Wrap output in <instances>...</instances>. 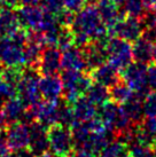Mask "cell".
Listing matches in <instances>:
<instances>
[{
	"mask_svg": "<svg viewBox=\"0 0 156 157\" xmlns=\"http://www.w3.org/2000/svg\"><path fill=\"white\" fill-rule=\"evenodd\" d=\"M41 8L46 13L57 16L64 10L63 0H41Z\"/></svg>",
	"mask_w": 156,
	"mask_h": 157,
	"instance_id": "34",
	"label": "cell"
},
{
	"mask_svg": "<svg viewBox=\"0 0 156 157\" xmlns=\"http://www.w3.org/2000/svg\"><path fill=\"white\" fill-rule=\"evenodd\" d=\"M142 100L143 98L139 96L138 94L135 93V96L131 100L125 102L124 105H122L123 109H124V111L126 113V116L129 117V119L132 123V125H138V124L142 122L143 116H145Z\"/></svg>",
	"mask_w": 156,
	"mask_h": 157,
	"instance_id": "25",
	"label": "cell"
},
{
	"mask_svg": "<svg viewBox=\"0 0 156 157\" xmlns=\"http://www.w3.org/2000/svg\"><path fill=\"white\" fill-rule=\"evenodd\" d=\"M149 8H150V10H152L153 13L156 14V1L152 5V6H150V7H149Z\"/></svg>",
	"mask_w": 156,
	"mask_h": 157,
	"instance_id": "45",
	"label": "cell"
},
{
	"mask_svg": "<svg viewBox=\"0 0 156 157\" xmlns=\"http://www.w3.org/2000/svg\"><path fill=\"white\" fill-rule=\"evenodd\" d=\"M111 135H114L111 132H100V133H91L88 135L86 141L84 142L80 149H85L90 153H93L98 155L104 149V147L111 141Z\"/></svg>",
	"mask_w": 156,
	"mask_h": 157,
	"instance_id": "24",
	"label": "cell"
},
{
	"mask_svg": "<svg viewBox=\"0 0 156 157\" xmlns=\"http://www.w3.org/2000/svg\"><path fill=\"white\" fill-rule=\"evenodd\" d=\"M75 122L74 110L72 105L69 102L64 103H59V123L65 126H71V124Z\"/></svg>",
	"mask_w": 156,
	"mask_h": 157,
	"instance_id": "30",
	"label": "cell"
},
{
	"mask_svg": "<svg viewBox=\"0 0 156 157\" xmlns=\"http://www.w3.org/2000/svg\"><path fill=\"white\" fill-rule=\"evenodd\" d=\"M107 40V39H106ZM106 40H94L84 47V54L87 62V69L92 71L96 67L107 62Z\"/></svg>",
	"mask_w": 156,
	"mask_h": 157,
	"instance_id": "16",
	"label": "cell"
},
{
	"mask_svg": "<svg viewBox=\"0 0 156 157\" xmlns=\"http://www.w3.org/2000/svg\"><path fill=\"white\" fill-rule=\"evenodd\" d=\"M132 54L135 62L150 64L154 61V43L141 36L135 41H133Z\"/></svg>",
	"mask_w": 156,
	"mask_h": 157,
	"instance_id": "21",
	"label": "cell"
},
{
	"mask_svg": "<svg viewBox=\"0 0 156 157\" xmlns=\"http://www.w3.org/2000/svg\"><path fill=\"white\" fill-rule=\"evenodd\" d=\"M153 150H154V153H155V156H156V144L153 147Z\"/></svg>",
	"mask_w": 156,
	"mask_h": 157,
	"instance_id": "49",
	"label": "cell"
},
{
	"mask_svg": "<svg viewBox=\"0 0 156 157\" xmlns=\"http://www.w3.org/2000/svg\"><path fill=\"white\" fill-rule=\"evenodd\" d=\"M147 12V7L143 0H125L124 1V15L141 18Z\"/></svg>",
	"mask_w": 156,
	"mask_h": 157,
	"instance_id": "29",
	"label": "cell"
},
{
	"mask_svg": "<svg viewBox=\"0 0 156 157\" xmlns=\"http://www.w3.org/2000/svg\"><path fill=\"white\" fill-rule=\"evenodd\" d=\"M154 61L156 62V43L154 44Z\"/></svg>",
	"mask_w": 156,
	"mask_h": 157,
	"instance_id": "47",
	"label": "cell"
},
{
	"mask_svg": "<svg viewBox=\"0 0 156 157\" xmlns=\"http://www.w3.org/2000/svg\"><path fill=\"white\" fill-rule=\"evenodd\" d=\"M0 157H14V156H12V155H8V154H6V155H2V156H0Z\"/></svg>",
	"mask_w": 156,
	"mask_h": 157,
	"instance_id": "48",
	"label": "cell"
},
{
	"mask_svg": "<svg viewBox=\"0 0 156 157\" xmlns=\"http://www.w3.org/2000/svg\"><path fill=\"white\" fill-rule=\"evenodd\" d=\"M59 101H39L38 103L28 107L35 117L36 122L40 123L46 127L59 123Z\"/></svg>",
	"mask_w": 156,
	"mask_h": 157,
	"instance_id": "10",
	"label": "cell"
},
{
	"mask_svg": "<svg viewBox=\"0 0 156 157\" xmlns=\"http://www.w3.org/2000/svg\"><path fill=\"white\" fill-rule=\"evenodd\" d=\"M0 61L7 68L24 64V45L12 37H0Z\"/></svg>",
	"mask_w": 156,
	"mask_h": 157,
	"instance_id": "8",
	"label": "cell"
},
{
	"mask_svg": "<svg viewBox=\"0 0 156 157\" xmlns=\"http://www.w3.org/2000/svg\"><path fill=\"white\" fill-rule=\"evenodd\" d=\"M16 92H18V88H16V86L14 84L5 80L0 76V105L1 107H2L5 101L15 96Z\"/></svg>",
	"mask_w": 156,
	"mask_h": 157,
	"instance_id": "32",
	"label": "cell"
},
{
	"mask_svg": "<svg viewBox=\"0 0 156 157\" xmlns=\"http://www.w3.org/2000/svg\"><path fill=\"white\" fill-rule=\"evenodd\" d=\"M8 144H7V140H6V136L0 133V156L2 155H6L8 154Z\"/></svg>",
	"mask_w": 156,
	"mask_h": 157,
	"instance_id": "40",
	"label": "cell"
},
{
	"mask_svg": "<svg viewBox=\"0 0 156 157\" xmlns=\"http://www.w3.org/2000/svg\"><path fill=\"white\" fill-rule=\"evenodd\" d=\"M26 110V105L24 102L16 96H13L8 100H6L2 105L1 111L4 113L7 123L21 122Z\"/></svg>",
	"mask_w": 156,
	"mask_h": 157,
	"instance_id": "22",
	"label": "cell"
},
{
	"mask_svg": "<svg viewBox=\"0 0 156 157\" xmlns=\"http://www.w3.org/2000/svg\"><path fill=\"white\" fill-rule=\"evenodd\" d=\"M71 105H72V110H74L75 121L88 122L94 117H96V113H96V105H93L86 96L78 98L74 103H71Z\"/></svg>",
	"mask_w": 156,
	"mask_h": 157,
	"instance_id": "23",
	"label": "cell"
},
{
	"mask_svg": "<svg viewBox=\"0 0 156 157\" xmlns=\"http://www.w3.org/2000/svg\"><path fill=\"white\" fill-rule=\"evenodd\" d=\"M109 96H110V100L117 105H124L125 102H127L135 96V92L132 91V88L129 87L124 82L123 83L118 82L110 87Z\"/></svg>",
	"mask_w": 156,
	"mask_h": 157,
	"instance_id": "27",
	"label": "cell"
},
{
	"mask_svg": "<svg viewBox=\"0 0 156 157\" xmlns=\"http://www.w3.org/2000/svg\"><path fill=\"white\" fill-rule=\"evenodd\" d=\"M99 155L100 157H130V147L123 140H114Z\"/></svg>",
	"mask_w": 156,
	"mask_h": 157,
	"instance_id": "28",
	"label": "cell"
},
{
	"mask_svg": "<svg viewBox=\"0 0 156 157\" xmlns=\"http://www.w3.org/2000/svg\"><path fill=\"white\" fill-rule=\"evenodd\" d=\"M29 148L35 156L44 154L48 149V135L47 127L35 122L30 126V141H29Z\"/></svg>",
	"mask_w": 156,
	"mask_h": 157,
	"instance_id": "17",
	"label": "cell"
},
{
	"mask_svg": "<svg viewBox=\"0 0 156 157\" xmlns=\"http://www.w3.org/2000/svg\"><path fill=\"white\" fill-rule=\"evenodd\" d=\"M6 140L9 149L18 151L21 149L29 148L30 141V127L23 122L12 123L6 132Z\"/></svg>",
	"mask_w": 156,
	"mask_h": 157,
	"instance_id": "11",
	"label": "cell"
},
{
	"mask_svg": "<svg viewBox=\"0 0 156 157\" xmlns=\"http://www.w3.org/2000/svg\"><path fill=\"white\" fill-rule=\"evenodd\" d=\"M18 12L9 8H0V37H12L20 30Z\"/></svg>",
	"mask_w": 156,
	"mask_h": 157,
	"instance_id": "20",
	"label": "cell"
},
{
	"mask_svg": "<svg viewBox=\"0 0 156 157\" xmlns=\"http://www.w3.org/2000/svg\"><path fill=\"white\" fill-rule=\"evenodd\" d=\"M88 0H63L64 9L70 13H78L87 5Z\"/></svg>",
	"mask_w": 156,
	"mask_h": 157,
	"instance_id": "36",
	"label": "cell"
},
{
	"mask_svg": "<svg viewBox=\"0 0 156 157\" xmlns=\"http://www.w3.org/2000/svg\"><path fill=\"white\" fill-rule=\"evenodd\" d=\"M61 51L55 46L44 48L38 62V72L43 76L57 75L61 69Z\"/></svg>",
	"mask_w": 156,
	"mask_h": 157,
	"instance_id": "13",
	"label": "cell"
},
{
	"mask_svg": "<svg viewBox=\"0 0 156 157\" xmlns=\"http://www.w3.org/2000/svg\"><path fill=\"white\" fill-rule=\"evenodd\" d=\"M1 67H2V63H1V61H0V71H1Z\"/></svg>",
	"mask_w": 156,
	"mask_h": 157,
	"instance_id": "50",
	"label": "cell"
},
{
	"mask_svg": "<svg viewBox=\"0 0 156 157\" xmlns=\"http://www.w3.org/2000/svg\"><path fill=\"white\" fill-rule=\"evenodd\" d=\"M142 36L145 37V38H147V39H149L152 43L155 44L156 43V23L154 24V25L145 28V29H143V32H142Z\"/></svg>",
	"mask_w": 156,
	"mask_h": 157,
	"instance_id": "38",
	"label": "cell"
},
{
	"mask_svg": "<svg viewBox=\"0 0 156 157\" xmlns=\"http://www.w3.org/2000/svg\"><path fill=\"white\" fill-rule=\"evenodd\" d=\"M72 32H79L87 36L91 41L106 40L109 38V30L101 20L96 4H87L75 15L72 25L70 26Z\"/></svg>",
	"mask_w": 156,
	"mask_h": 157,
	"instance_id": "1",
	"label": "cell"
},
{
	"mask_svg": "<svg viewBox=\"0 0 156 157\" xmlns=\"http://www.w3.org/2000/svg\"><path fill=\"white\" fill-rule=\"evenodd\" d=\"M74 157H96V154L90 153V151H87L85 149H79L77 153L74 155Z\"/></svg>",
	"mask_w": 156,
	"mask_h": 157,
	"instance_id": "42",
	"label": "cell"
},
{
	"mask_svg": "<svg viewBox=\"0 0 156 157\" xmlns=\"http://www.w3.org/2000/svg\"><path fill=\"white\" fill-rule=\"evenodd\" d=\"M148 82L149 87L156 90V63H150L148 67Z\"/></svg>",
	"mask_w": 156,
	"mask_h": 157,
	"instance_id": "37",
	"label": "cell"
},
{
	"mask_svg": "<svg viewBox=\"0 0 156 157\" xmlns=\"http://www.w3.org/2000/svg\"><path fill=\"white\" fill-rule=\"evenodd\" d=\"M121 77L123 82L132 88L135 94L145 98L148 93L149 82H148V68L147 64L140 62L131 63L124 70L121 71Z\"/></svg>",
	"mask_w": 156,
	"mask_h": 157,
	"instance_id": "7",
	"label": "cell"
},
{
	"mask_svg": "<svg viewBox=\"0 0 156 157\" xmlns=\"http://www.w3.org/2000/svg\"><path fill=\"white\" fill-rule=\"evenodd\" d=\"M142 132L152 141V149L156 144V117H147L139 124Z\"/></svg>",
	"mask_w": 156,
	"mask_h": 157,
	"instance_id": "31",
	"label": "cell"
},
{
	"mask_svg": "<svg viewBox=\"0 0 156 157\" xmlns=\"http://www.w3.org/2000/svg\"><path fill=\"white\" fill-rule=\"evenodd\" d=\"M61 68L64 70L84 71L87 69L85 54L80 47L72 45L62 51L61 54Z\"/></svg>",
	"mask_w": 156,
	"mask_h": 157,
	"instance_id": "14",
	"label": "cell"
},
{
	"mask_svg": "<svg viewBox=\"0 0 156 157\" xmlns=\"http://www.w3.org/2000/svg\"><path fill=\"white\" fill-rule=\"evenodd\" d=\"M40 95L46 101L57 102L63 94L62 79L57 75H47L39 80Z\"/></svg>",
	"mask_w": 156,
	"mask_h": 157,
	"instance_id": "15",
	"label": "cell"
},
{
	"mask_svg": "<svg viewBox=\"0 0 156 157\" xmlns=\"http://www.w3.org/2000/svg\"><path fill=\"white\" fill-rule=\"evenodd\" d=\"M22 26L31 31H39L43 25L45 10L37 5H23L18 10Z\"/></svg>",
	"mask_w": 156,
	"mask_h": 157,
	"instance_id": "12",
	"label": "cell"
},
{
	"mask_svg": "<svg viewBox=\"0 0 156 157\" xmlns=\"http://www.w3.org/2000/svg\"><path fill=\"white\" fill-rule=\"evenodd\" d=\"M91 77L94 82L110 88L119 82L121 75H119V71L109 62H104L99 67H96V69L92 70Z\"/></svg>",
	"mask_w": 156,
	"mask_h": 157,
	"instance_id": "19",
	"label": "cell"
},
{
	"mask_svg": "<svg viewBox=\"0 0 156 157\" xmlns=\"http://www.w3.org/2000/svg\"><path fill=\"white\" fill-rule=\"evenodd\" d=\"M111 1H114L116 5H122V4H124L125 0H111Z\"/></svg>",
	"mask_w": 156,
	"mask_h": 157,
	"instance_id": "46",
	"label": "cell"
},
{
	"mask_svg": "<svg viewBox=\"0 0 156 157\" xmlns=\"http://www.w3.org/2000/svg\"><path fill=\"white\" fill-rule=\"evenodd\" d=\"M22 5H38L41 2V0H20Z\"/></svg>",
	"mask_w": 156,
	"mask_h": 157,
	"instance_id": "44",
	"label": "cell"
},
{
	"mask_svg": "<svg viewBox=\"0 0 156 157\" xmlns=\"http://www.w3.org/2000/svg\"><path fill=\"white\" fill-rule=\"evenodd\" d=\"M6 125H7V121H6V118H5L2 111L0 110V133L6 128Z\"/></svg>",
	"mask_w": 156,
	"mask_h": 157,
	"instance_id": "43",
	"label": "cell"
},
{
	"mask_svg": "<svg viewBox=\"0 0 156 157\" xmlns=\"http://www.w3.org/2000/svg\"><path fill=\"white\" fill-rule=\"evenodd\" d=\"M14 157H36V156H35V154L32 153L30 149L24 148V149H21V150L15 151Z\"/></svg>",
	"mask_w": 156,
	"mask_h": 157,
	"instance_id": "41",
	"label": "cell"
},
{
	"mask_svg": "<svg viewBox=\"0 0 156 157\" xmlns=\"http://www.w3.org/2000/svg\"><path fill=\"white\" fill-rule=\"evenodd\" d=\"M48 148L57 157H70L74 153V139L69 126L55 124L48 127Z\"/></svg>",
	"mask_w": 156,
	"mask_h": 157,
	"instance_id": "3",
	"label": "cell"
},
{
	"mask_svg": "<svg viewBox=\"0 0 156 157\" xmlns=\"http://www.w3.org/2000/svg\"><path fill=\"white\" fill-rule=\"evenodd\" d=\"M39 72H37L33 68L29 67L28 69L21 72V77L18 83V98L21 99L24 105L28 107L38 103L41 95H40V91H39Z\"/></svg>",
	"mask_w": 156,
	"mask_h": 157,
	"instance_id": "6",
	"label": "cell"
},
{
	"mask_svg": "<svg viewBox=\"0 0 156 157\" xmlns=\"http://www.w3.org/2000/svg\"><path fill=\"white\" fill-rule=\"evenodd\" d=\"M85 94H86L87 99L91 101L93 105H96V107H101L107 101L110 100L108 87H106V86L96 83V82H94V83L92 82V84L90 85V87L87 88Z\"/></svg>",
	"mask_w": 156,
	"mask_h": 157,
	"instance_id": "26",
	"label": "cell"
},
{
	"mask_svg": "<svg viewBox=\"0 0 156 157\" xmlns=\"http://www.w3.org/2000/svg\"><path fill=\"white\" fill-rule=\"evenodd\" d=\"M18 4H20V0H0V7L1 8L14 9L15 7H18Z\"/></svg>",
	"mask_w": 156,
	"mask_h": 157,
	"instance_id": "39",
	"label": "cell"
},
{
	"mask_svg": "<svg viewBox=\"0 0 156 157\" xmlns=\"http://www.w3.org/2000/svg\"><path fill=\"white\" fill-rule=\"evenodd\" d=\"M96 6L98 8L100 16L104 25L108 28L109 33L114 25L116 24L124 14H122L118 9V5H116L111 0H96Z\"/></svg>",
	"mask_w": 156,
	"mask_h": 157,
	"instance_id": "18",
	"label": "cell"
},
{
	"mask_svg": "<svg viewBox=\"0 0 156 157\" xmlns=\"http://www.w3.org/2000/svg\"><path fill=\"white\" fill-rule=\"evenodd\" d=\"M99 117L104 123L107 130L111 132L115 136H119L131 126H133L122 105H117L111 100L107 101L100 107Z\"/></svg>",
	"mask_w": 156,
	"mask_h": 157,
	"instance_id": "2",
	"label": "cell"
},
{
	"mask_svg": "<svg viewBox=\"0 0 156 157\" xmlns=\"http://www.w3.org/2000/svg\"><path fill=\"white\" fill-rule=\"evenodd\" d=\"M130 157H156L155 153L152 148L140 146V144H132L130 146Z\"/></svg>",
	"mask_w": 156,
	"mask_h": 157,
	"instance_id": "35",
	"label": "cell"
},
{
	"mask_svg": "<svg viewBox=\"0 0 156 157\" xmlns=\"http://www.w3.org/2000/svg\"><path fill=\"white\" fill-rule=\"evenodd\" d=\"M110 32L115 37L124 39L129 43H133L142 36L143 25L140 18L123 15L121 20L114 25Z\"/></svg>",
	"mask_w": 156,
	"mask_h": 157,
	"instance_id": "9",
	"label": "cell"
},
{
	"mask_svg": "<svg viewBox=\"0 0 156 157\" xmlns=\"http://www.w3.org/2000/svg\"><path fill=\"white\" fill-rule=\"evenodd\" d=\"M142 105L146 117H156V90L146 94L142 100Z\"/></svg>",
	"mask_w": 156,
	"mask_h": 157,
	"instance_id": "33",
	"label": "cell"
},
{
	"mask_svg": "<svg viewBox=\"0 0 156 157\" xmlns=\"http://www.w3.org/2000/svg\"><path fill=\"white\" fill-rule=\"evenodd\" d=\"M61 79L63 84V96L69 103H74L78 98L86 93L93 80L91 76L76 70H64Z\"/></svg>",
	"mask_w": 156,
	"mask_h": 157,
	"instance_id": "4",
	"label": "cell"
},
{
	"mask_svg": "<svg viewBox=\"0 0 156 157\" xmlns=\"http://www.w3.org/2000/svg\"><path fill=\"white\" fill-rule=\"evenodd\" d=\"M107 62L115 67L118 71L124 70L132 63V45L118 37H111L106 40Z\"/></svg>",
	"mask_w": 156,
	"mask_h": 157,
	"instance_id": "5",
	"label": "cell"
}]
</instances>
